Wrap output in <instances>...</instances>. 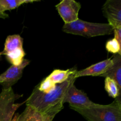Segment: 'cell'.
<instances>
[{
    "label": "cell",
    "mask_w": 121,
    "mask_h": 121,
    "mask_svg": "<svg viewBox=\"0 0 121 121\" xmlns=\"http://www.w3.org/2000/svg\"><path fill=\"white\" fill-rule=\"evenodd\" d=\"M112 66L101 76L104 78H109L117 82L118 86L121 89V55L114 54L112 58Z\"/></svg>",
    "instance_id": "obj_11"
},
{
    "label": "cell",
    "mask_w": 121,
    "mask_h": 121,
    "mask_svg": "<svg viewBox=\"0 0 121 121\" xmlns=\"http://www.w3.org/2000/svg\"><path fill=\"white\" fill-rule=\"evenodd\" d=\"M30 63L29 60L24 59L20 66H11L5 72L0 74V85L2 86L3 89L12 88V86L21 79L23 70Z\"/></svg>",
    "instance_id": "obj_8"
},
{
    "label": "cell",
    "mask_w": 121,
    "mask_h": 121,
    "mask_svg": "<svg viewBox=\"0 0 121 121\" xmlns=\"http://www.w3.org/2000/svg\"><path fill=\"white\" fill-rule=\"evenodd\" d=\"M62 30L68 34L91 38L110 35L113 32V28L108 23L87 22L79 18L74 22L65 24Z\"/></svg>",
    "instance_id": "obj_3"
},
{
    "label": "cell",
    "mask_w": 121,
    "mask_h": 121,
    "mask_svg": "<svg viewBox=\"0 0 121 121\" xmlns=\"http://www.w3.org/2000/svg\"><path fill=\"white\" fill-rule=\"evenodd\" d=\"M19 113H15V115L13 117V119H12V121H18V118L19 117Z\"/></svg>",
    "instance_id": "obj_20"
},
{
    "label": "cell",
    "mask_w": 121,
    "mask_h": 121,
    "mask_svg": "<svg viewBox=\"0 0 121 121\" xmlns=\"http://www.w3.org/2000/svg\"><path fill=\"white\" fill-rule=\"evenodd\" d=\"M113 33H114V39H115L121 44V27L113 29Z\"/></svg>",
    "instance_id": "obj_18"
},
{
    "label": "cell",
    "mask_w": 121,
    "mask_h": 121,
    "mask_svg": "<svg viewBox=\"0 0 121 121\" xmlns=\"http://www.w3.org/2000/svg\"><path fill=\"white\" fill-rule=\"evenodd\" d=\"M40 0H0V12L15 9L25 4L39 2Z\"/></svg>",
    "instance_id": "obj_14"
},
{
    "label": "cell",
    "mask_w": 121,
    "mask_h": 121,
    "mask_svg": "<svg viewBox=\"0 0 121 121\" xmlns=\"http://www.w3.org/2000/svg\"><path fill=\"white\" fill-rule=\"evenodd\" d=\"M105 47L107 52L109 53L121 55V44L114 38L108 40L106 42Z\"/></svg>",
    "instance_id": "obj_16"
},
{
    "label": "cell",
    "mask_w": 121,
    "mask_h": 121,
    "mask_svg": "<svg viewBox=\"0 0 121 121\" xmlns=\"http://www.w3.org/2000/svg\"><path fill=\"white\" fill-rule=\"evenodd\" d=\"M56 85L50 79L46 78L40 83V85L37 86L38 89L40 91L43 93H47L54 89Z\"/></svg>",
    "instance_id": "obj_17"
},
{
    "label": "cell",
    "mask_w": 121,
    "mask_h": 121,
    "mask_svg": "<svg viewBox=\"0 0 121 121\" xmlns=\"http://www.w3.org/2000/svg\"><path fill=\"white\" fill-rule=\"evenodd\" d=\"M22 95L15 94L13 89H3L0 93V121H11L15 111L22 104H15V101Z\"/></svg>",
    "instance_id": "obj_5"
},
{
    "label": "cell",
    "mask_w": 121,
    "mask_h": 121,
    "mask_svg": "<svg viewBox=\"0 0 121 121\" xmlns=\"http://www.w3.org/2000/svg\"><path fill=\"white\" fill-rule=\"evenodd\" d=\"M105 89L108 95L114 99H117L121 95V89L118 84L113 79L109 78H105Z\"/></svg>",
    "instance_id": "obj_15"
},
{
    "label": "cell",
    "mask_w": 121,
    "mask_h": 121,
    "mask_svg": "<svg viewBox=\"0 0 121 121\" xmlns=\"http://www.w3.org/2000/svg\"><path fill=\"white\" fill-rule=\"evenodd\" d=\"M74 74L71 75L65 82L57 84L54 89L49 93L41 92L36 86L24 102L26 106H31L45 115L55 117L63 108V100L65 93L69 86L75 82L76 79Z\"/></svg>",
    "instance_id": "obj_1"
},
{
    "label": "cell",
    "mask_w": 121,
    "mask_h": 121,
    "mask_svg": "<svg viewBox=\"0 0 121 121\" xmlns=\"http://www.w3.org/2000/svg\"><path fill=\"white\" fill-rule=\"evenodd\" d=\"M74 83L71 84L66 90L63 104L69 103L70 107L78 108H86L94 105L95 103L90 100L86 93L76 88Z\"/></svg>",
    "instance_id": "obj_6"
},
{
    "label": "cell",
    "mask_w": 121,
    "mask_h": 121,
    "mask_svg": "<svg viewBox=\"0 0 121 121\" xmlns=\"http://www.w3.org/2000/svg\"><path fill=\"white\" fill-rule=\"evenodd\" d=\"M1 59H2V55H1V53H0V61L1 60Z\"/></svg>",
    "instance_id": "obj_21"
},
{
    "label": "cell",
    "mask_w": 121,
    "mask_h": 121,
    "mask_svg": "<svg viewBox=\"0 0 121 121\" xmlns=\"http://www.w3.org/2000/svg\"><path fill=\"white\" fill-rule=\"evenodd\" d=\"M56 8L65 24H68L79 19L81 4L74 0H63L56 5Z\"/></svg>",
    "instance_id": "obj_7"
},
{
    "label": "cell",
    "mask_w": 121,
    "mask_h": 121,
    "mask_svg": "<svg viewBox=\"0 0 121 121\" xmlns=\"http://www.w3.org/2000/svg\"><path fill=\"white\" fill-rule=\"evenodd\" d=\"M104 15L108 24L115 28L121 27V1L108 0L102 7Z\"/></svg>",
    "instance_id": "obj_9"
},
{
    "label": "cell",
    "mask_w": 121,
    "mask_h": 121,
    "mask_svg": "<svg viewBox=\"0 0 121 121\" xmlns=\"http://www.w3.org/2000/svg\"><path fill=\"white\" fill-rule=\"evenodd\" d=\"M112 58L106 59L104 61H100L99 63L91 65L89 67L77 71L74 74L76 79L83 76H101L104 74L110 67L112 66Z\"/></svg>",
    "instance_id": "obj_10"
},
{
    "label": "cell",
    "mask_w": 121,
    "mask_h": 121,
    "mask_svg": "<svg viewBox=\"0 0 121 121\" xmlns=\"http://www.w3.org/2000/svg\"><path fill=\"white\" fill-rule=\"evenodd\" d=\"M8 17H9V16H8V15L7 14H6L5 13H1V12H0V18L6 19Z\"/></svg>",
    "instance_id": "obj_19"
},
{
    "label": "cell",
    "mask_w": 121,
    "mask_h": 121,
    "mask_svg": "<svg viewBox=\"0 0 121 121\" xmlns=\"http://www.w3.org/2000/svg\"><path fill=\"white\" fill-rule=\"evenodd\" d=\"M70 108L78 112L87 121H121V95L109 105L95 104L86 108Z\"/></svg>",
    "instance_id": "obj_2"
},
{
    "label": "cell",
    "mask_w": 121,
    "mask_h": 121,
    "mask_svg": "<svg viewBox=\"0 0 121 121\" xmlns=\"http://www.w3.org/2000/svg\"><path fill=\"white\" fill-rule=\"evenodd\" d=\"M54 118L45 115L31 106H26L23 112L19 115L17 121H47L48 119Z\"/></svg>",
    "instance_id": "obj_12"
},
{
    "label": "cell",
    "mask_w": 121,
    "mask_h": 121,
    "mask_svg": "<svg viewBox=\"0 0 121 121\" xmlns=\"http://www.w3.org/2000/svg\"><path fill=\"white\" fill-rule=\"evenodd\" d=\"M11 121H12V120H11Z\"/></svg>",
    "instance_id": "obj_23"
},
{
    "label": "cell",
    "mask_w": 121,
    "mask_h": 121,
    "mask_svg": "<svg viewBox=\"0 0 121 121\" xmlns=\"http://www.w3.org/2000/svg\"><path fill=\"white\" fill-rule=\"evenodd\" d=\"M77 71L76 67H73L66 70L56 69L54 70L47 78L53 82L55 85L60 84L66 82L71 75L75 74Z\"/></svg>",
    "instance_id": "obj_13"
},
{
    "label": "cell",
    "mask_w": 121,
    "mask_h": 121,
    "mask_svg": "<svg viewBox=\"0 0 121 121\" xmlns=\"http://www.w3.org/2000/svg\"><path fill=\"white\" fill-rule=\"evenodd\" d=\"M0 53L1 55L5 56L7 60L12 66H20L26 56L22 38L18 34L8 35L5 41L3 51Z\"/></svg>",
    "instance_id": "obj_4"
},
{
    "label": "cell",
    "mask_w": 121,
    "mask_h": 121,
    "mask_svg": "<svg viewBox=\"0 0 121 121\" xmlns=\"http://www.w3.org/2000/svg\"><path fill=\"white\" fill-rule=\"evenodd\" d=\"M53 119H52V118H51V119H48V120H47V121H53Z\"/></svg>",
    "instance_id": "obj_22"
}]
</instances>
